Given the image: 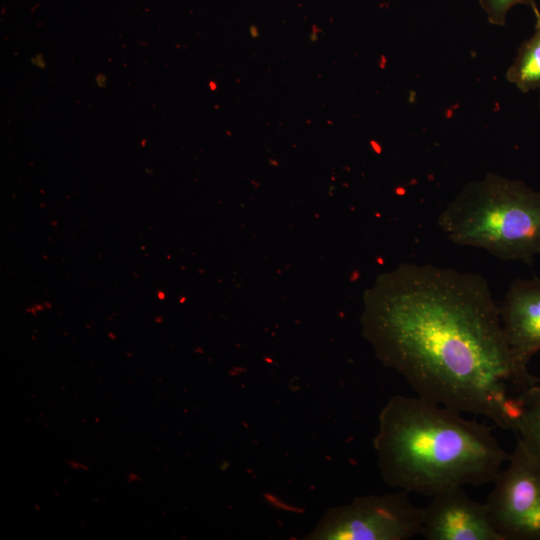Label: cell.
Returning <instances> with one entry per match:
<instances>
[{
  "instance_id": "10",
  "label": "cell",
  "mask_w": 540,
  "mask_h": 540,
  "mask_svg": "<svg viewBox=\"0 0 540 540\" xmlns=\"http://www.w3.org/2000/svg\"><path fill=\"white\" fill-rule=\"evenodd\" d=\"M487 21L496 26H504L507 14L516 5H527L531 9L537 7L536 0H479Z\"/></svg>"
},
{
  "instance_id": "11",
  "label": "cell",
  "mask_w": 540,
  "mask_h": 540,
  "mask_svg": "<svg viewBox=\"0 0 540 540\" xmlns=\"http://www.w3.org/2000/svg\"><path fill=\"white\" fill-rule=\"evenodd\" d=\"M533 393L540 394V380L530 389Z\"/></svg>"
},
{
  "instance_id": "12",
  "label": "cell",
  "mask_w": 540,
  "mask_h": 540,
  "mask_svg": "<svg viewBox=\"0 0 540 540\" xmlns=\"http://www.w3.org/2000/svg\"><path fill=\"white\" fill-rule=\"evenodd\" d=\"M539 109H540V105H539Z\"/></svg>"
},
{
  "instance_id": "9",
  "label": "cell",
  "mask_w": 540,
  "mask_h": 540,
  "mask_svg": "<svg viewBox=\"0 0 540 540\" xmlns=\"http://www.w3.org/2000/svg\"><path fill=\"white\" fill-rule=\"evenodd\" d=\"M525 398L515 434L527 451L540 460V394L529 390Z\"/></svg>"
},
{
  "instance_id": "4",
  "label": "cell",
  "mask_w": 540,
  "mask_h": 540,
  "mask_svg": "<svg viewBox=\"0 0 540 540\" xmlns=\"http://www.w3.org/2000/svg\"><path fill=\"white\" fill-rule=\"evenodd\" d=\"M422 508L408 493L357 497L328 511L308 535L323 540H408L421 535Z\"/></svg>"
},
{
  "instance_id": "7",
  "label": "cell",
  "mask_w": 540,
  "mask_h": 540,
  "mask_svg": "<svg viewBox=\"0 0 540 540\" xmlns=\"http://www.w3.org/2000/svg\"><path fill=\"white\" fill-rule=\"evenodd\" d=\"M504 335L516 366L529 372L540 351V278L514 280L500 306Z\"/></svg>"
},
{
  "instance_id": "2",
  "label": "cell",
  "mask_w": 540,
  "mask_h": 540,
  "mask_svg": "<svg viewBox=\"0 0 540 540\" xmlns=\"http://www.w3.org/2000/svg\"><path fill=\"white\" fill-rule=\"evenodd\" d=\"M462 415L418 396H393L374 439L383 480L427 497L493 482L509 454L491 427Z\"/></svg>"
},
{
  "instance_id": "3",
  "label": "cell",
  "mask_w": 540,
  "mask_h": 540,
  "mask_svg": "<svg viewBox=\"0 0 540 540\" xmlns=\"http://www.w3.org/2000/svg\"><path fill=\"white\" fill-rule=\"evenodd\" d=\"M438 225L454 244L531 264L540 255V191L488 173L464 185L440 212Z\"/></svg>"
},
{
  "instance_id": "1",
  "label": "cell",
  "mask_w": 540,
  "mask_h": 540,
  "mask_svg": "<svg viewBox=\"0 0 540 540\" xmlns=\"http://www.w3.org/2000/svg\"><path fill=\"white\" fill-rule=\"evenodd\" d=\"M363 324L379 359L416 396L515 433L540 379L516 366L482 275L401 264L368 294Z\"/></svg>"
},
{
  "instance_id": "8",
  "label": "cell",
  "mask_w": 540,
  "mask_h": 540,
  "mask_svg": "<svg viewBox=\"0 0 540 540\" xmlns=\"http://www.w3.org/2000/svg\"><path fill=\"white\" fill-rule=\"evenodd\" d=\"M532 11L534 32L521 43L505 74L506 80L523 93L540 89V10L537 6Z\"/></svg>"
},
{
  "instance_id": "5",
  "label": "cell",
  "mask_w": 540,
  "mask_h": 540,
  "mask_svg": "<svg viewBox=\"0 0 540 540\" xmlns=\"http://www.w3.org/2000/svg\"><path fill=\"white\" fill-rule=\"evenodd\" d=\"M485 502L504 540H540V460L517 440Z\"/></svg>"
},
{
  "instance_id": "6",
  "label": "cell",
  "mask_w": 540,
  "mask_h": 540,
  "mask_svg": "<svg viewBox=\"0 0 540 540\" xmlns=\"http://www.w3.org/2000/svg\"><path fill=\"white\" fill-rule=\"evenodd\" d=\"M421 535L427 540H504L493 526L485 503L463 487L441 491L422 508Z\"/></svg>"
}]
</instances>
